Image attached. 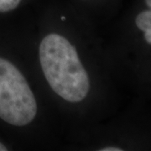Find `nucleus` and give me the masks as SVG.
<instances>
[{
	"instance_id": "3",
	"label": "nucleus",
	"mask_w": 151,
	"mask_h": 151,
	"mask_svg": "<svg viewBox=\"0 0 151 151\" xmlns=\"http://www.w3.org/2000/svg\"><path fill=\"white\" fill-rule=\"evenodd\" d=\"M21 0H0V12L5 13L14 10L20 4Z\"/></svg>"
},
{
	"instance_id": "4",
	"label": "nucleus",
	"mask_w": 151,
	"mask_h": 151,
	"mask_svg": "<svg viewBox=\"0 0 151 151\" xmlns=\"http://www.w3.org/2000/svg\"><path fill=\"white\" fill-rule=\"evenodd\" d=\"M100 151H121L120 149H119L118 147L115 146H106L103 149H100Z\"/></svg>"
},
{
	"instance_id": "2",
	"label": "nucleus",
	"mask_w": 151,
	"mask_h": 151,
	"mask_svg": "<svg viewBox=\"0 0 151 151\" xmlns=\"http://www.w3.org/2000/svg\"><path fill=\"white\" fill-rule=\"evenodd\" d=\"M36 113V100L25 77L10 61L0 57V119L14 126H25Z\"/></svg>"
},
{
	"instance_id": "1",
	"label": "nucleus",
	"mask_w": 151,
	"mask_h": 151,
	"mask_svg": "<svg viewBox=\"0 0 151 151\" xmlns=\"http://www.w3.org/2000/svg\"><path fill=\"white\" fill-rule=\"evenodd\" d=\"M39 55L45 79L57 95L70 103L86 98L90 89L89 77L68 40L50 34L41 40Z\"/></svg>"
},
{
	"instance_id": "5",
	"label": "nucleus",
	"mask_w": 151,
	"mask_h": 151,
	"mask_svg": "<svg viewBox=\"0 0 151 151\" xmlns=\"http://www.w3.org/2000/svg\"><path fill=\"white\" fill-rule=\"evenodd\" d=\"M8 149L5 145H4L2 143H0V151H7Z\"/></svg>"
}]
</instances>
